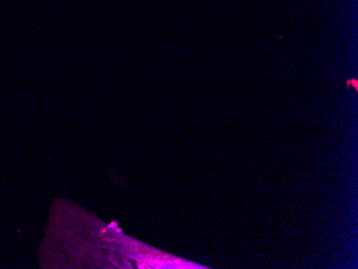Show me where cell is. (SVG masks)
Instances as JSON below:
<instances>
[]
</instances>
